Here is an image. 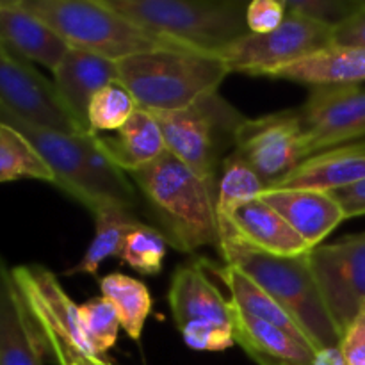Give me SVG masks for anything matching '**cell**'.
Wrapping results in <instances>:
<instances>
[{
    "instance_id": "17",
    "label": "cell",
    "mask_w": 365,
    "mask_h": 365,
    "mask_svg": "<svg viewBox=\"0 0 365 365\" xmlns=\"http://www.w3.org/2000/svg\"><path fill=\"white\" fill-rule=\"evenodd\" d=\"M260 198L273 207L312 250L321 246L346 220L341 203L330 191L267 187Z\"/></svg>"
},
{
    "instance_id": "24",
    "label": "cell",
    "mask_w": 365,
    "mask_h": 365,
    "mask_svg": "<svg viewBox=\"0 0 365 365\" xmlns=\"http://www.w3.org/2000/svg\"><path fill=\"white\" fill-rule=\"evenodd\" d=\"M203 266L207 269L212 271L225 285L230 291L232 296V305L237 307L239 310H242L248 316L257 317L260 321H266V323L273 324V327L280 328V330L287 331L289 335L296 339H302V341H309V337L305 335V331L299 328V324L292 319L291 314L280 305L274 298H271L262 287H260L257 282H253L248 274L242 273L241 269L234 266H216V264H210L203 260ZM312 344V342H310ZM316 349V348H314Z\"/></svg>"
},
{
    "instance_id": "15",
    "label": "cell",
    "mask_w": 365,
    "mask_h": 365,
    "mask_svg": "<svg viewBox=\"0 0 365 365\" xmlns=\"http://www.w3.org/2000/svg\"><path fill=\"white\" fill-rule=\"evenodd\" d=\"M168 303L178 330L196 323H210L234 330V307L209 280L203 264L178 266L171 277Z\"/></svg>"
},
{
    "instance_id": "13",
    "label": "cell",
    "mask_w": 365,
    "mask_h": 365,
    "mask_svg": "<svg viewBox=\"0 0 365 365\" xmlns=\"http://www.w3.org/2000/svg\"><path fill=\"white\" fill-rule=\"evenodd\" d=\"M13 278L39 330H48L93 355L81 324V305L61 287L56 274L38 264L13 267ZM95 356V355H93Z\"/></svg>"
},
{
    "instance_id": "33",
    "label": "cell",
    "mask_w": 365,
    "mask_h": 365,
    "mask_svg": "<svg viewBox=\"0 0 365 365\" xmlns=\"http://www.w3.org/2000/svg\"><path fill=\"white\" fill-rule=\"evenodd\" d=\"M185 344L196 351H225L235 344L234 330L210 323H196L180 330Z\"/></svg>"
},
{
    "instance_id": "7",
    "label": "cell",
    "mask_w": 365,
    "mask_h": 365,
    "mask_svg": "<svg viewBox=\"0 0 365 365\" xmlns=\"http://www.w3.org/2000/svg\"><path fill=\"white\" fill-rule=\"evenodd\" d=\"M152 114L159 121L168 152L200 178L216 185L223 152L234 146L235 130L245 116L220 93L205 96L187 109Z\"/></svg>"
},
{
    "instance_id": "38",
    "label": "cell",
    "mask_w": 365,
    "mask_h": 365,
    "mask_svg": "<svg viewBox=\"0 0 365 365\" xmlns=\"http://www.w3.org/2000/svg\"><path fill=\"white\" fill-rule=\"evenodd\" d=\"M330 192L341 203L346 220L365 216V180L348 185V187L335 189V191Z\"/></svg>"
},
{
    "instance_id": "4",
    "label": "cell",
    "mask_w": 365,
    "mask_h": 365,
    "mask_svg": "<svg viewBox=\"0 0 365 365\" xmlns=\"http://www.w3.org/2000/svg\"><path fill=\"white\" fill-rule=\"evenodd\" d=\"M118 82L150 113L187 109L217 93L230 73L223 59L184 46H168L116 61Z\"/></svg>"
},
{
    "instance_id": "16",
    "label": "cell",
    "mask_w": 365,
    "mask_h": 365,
    "mask_svg": "<svg viewBox=\"0 0 365 365\" xmlns=\"http://www.w3.org/2000/svg\"><path fill=\"white\" fill-rule=\"evenodd\" d=\"M113 82H118L116 61L84 50L70 48L53 70V88L82 132H89L88 110L93 96Z\"/></svg>"
},
{
    "instance_id": "6",
    "label": "cell",
    "mask_w": 365,
    "mask_h": 365,
    "mask_svg": "<svg viewBox=\"0 0 365 365\" xmlns=\"http://www.w3.org/2000/svg\"><path fill=\"white\" fill-rule=\"evenodd\" d=\"M25 11L52 29L70 48L110 61L177 46L128 21L106 0H18Z\"/></svg>"
},
{
    "instance_id": "25",
    "label": "cell",
    "mask_w": 365,
    "mask_h": 365,
    "mask_svg": "<svg viewBox=\"0 0 365 365\" xmlns=\"http://www.w3.org/2000/svg\"><path fill=\"white\" fill-rule=\"evenodd\" d=\"M95 216V235L86 250L81 262L68 273L96 274L98 267L110 257H118L125 237L134 230L139 221L130 209L118 203H106L93 212Z\"/></svg>"
},
{
    "instance_id": "35",
    "label": "cell",
    "mask_w": 365,
    "mask_h": 365,
    "mask_svg": "<svg viewBox=\"0 0 365 365\" xmlns=\"http://www.w3.org/2000/svg\"><path fill=\"white\" fill-rule=\"evenodd\" d=\"M41 331V337L45 341L46 353H48V356H52V360L57 365H107L102 359L88 355L82 349H78L73 342L66 341L53 331Z\"/></svg>"
},
{
    "instance_id": "40",
    "label": "cell",
    "mask_w": 365,
    "mask_h": 365,
    "mask_svg": "<svg viewBox=\"0 0 365 365\" xmlns=\"http://www.w3.org/2000/svg\"><path fill=\"white\" fill-rule=\"evenodd\" d=\"M107 365H113V364H109V362H107Z\"/></svg>"
},
{
    "instance_id": "3",
    "label": "cell",
    "mask_w": 365,
    "mask_h": 365,
    "mask_svg": "<svg viewBox=\"0 0 365 365\" xmlns=\"http://www.w3.org/2000/svg\"><path fill=\"white\" fill-rule=\"evenodd\" d=\"M217 250L225 264L248 274L291 314L316 351L339 348L341 334L335 328L314 280L309 253L299 257L269 255L246 245L228 228L220 232Z\"/></svg>"
},
{
    "instance_id": "10",
    "label": "cell",
    "mask_w": 365,
    "mask_h": 365,
    "mask_svg": "<svg viewBox=\"0 0 365 365\" xmlns=\"http://www.w3.org/2000/svg\"><path fill=\"white\" fill-rule=\"evenodd\" d=\"M234 152L271 187L307 160L298 109L245 118L235 130Z\"/></svg>"
},
{
    "instance_id": "36",
    "label": "cell",
    "mask_w": 365,
    "mask_h": 365,
    "mask_svg": "<svg viewBox=\"0 0 365 365\" xmlns=\"http://www.w3.org/2000/svg\"><path fill=\"white\" fill-rule=\"evenodd\" d=\"M339 349L348 365H365V307L342 334Z\"/></svg>"
},
{
    "instance_id": "9",
    "label": "cell",
    "mask_w": 365,
    "mask_h": 365,
    "mask_svg": "<svg viewBox=\"0 0 365 365\" xmlns=\"http://www.w3.org/2000/svg\"><path fill=\"white\" fill-rule=\"evenodd\" d=\"M309 260L324 307L342 337L365 307V232L317 246Z\"/></svg>"
},
{
    "instance_id": "20",
    "label": "cell",
    "mask_w": 365,
    "mask_h": 365,
    "mask_svg": "<svg viewBox=\"0 0 365 365\" xmlns=\"http://www.w3.org/2000/svg\"><path fill=\"white\" fill-rule=\"evenodd\" d=\"M362 180H365V141H359L309 157L271 187L335 191Z\"/></svg>"
},
{
    "instance_id": "21",
    "label": "cell",
    "mask_w": 365,
    "mask_h": 365,
    "mask_svg": "<svg viewBox=\"0 0 365 365\" xmlns=\"http://www.w3.org/2000/svg\"><path fill=\"white\" fill-rule=\"evenodd\" d=\"M0 41L48 70H56L70 46L18 0H0Z\"/></svg>"
},
{
    "instance_id": "28",
    "label": "cell",
    "mask_w": 365,
    "mask_h": 365,
    "mask_svg": "<svg viewBox=\"0 0 365 365\" xmlns=\"http://www.w3.org/2000/svg\"><path fill=\"white\" fill-rule=\"evenodd\" d=\"M36 178L56 184L52 170L46 166L24 134L0 121V182Z\"/></svg>"
},
{
    "instance_id": "30",
    "label": "cell",
    "mask_w": 365,
    "mask_h": 365,
    "mask_svg": "<svg viewBox=\"0 0 365 365\" xmlns=\"http://www.w3.org/2000/svg\"><path fill=\"white\" fill-rule=\"evenodd\" d=\"M166 252L168 241L160 234L159 228L141 223L125 237L118 257H120L121 262L130 266L138 273L153 277V274H159L163 271Z\"/></svg>"
},
{
    "instance_id": "5",
    "label": "cell",
    "mask_w": 365,
    "mask_h": 365,
    "mask_svg": "<svg viewBox=\"0 0 365 365\" xmlns=\"http://www.w3.org/2000/svg\"><path fill=\"white\" fill-rule=\"evenodd\" d=\"M134 25L177 46L217 56L248 34L241 0H106Z\"/></svg>"
},
{
    "instance_id": "31",
    "label": "cell",
    "mask_w": 365,
    "mask_h": 365,
    "mask_svg": "<svg viewBox=\"0 0 365 365\" xmlns=\"http://www.w3.org/2000/svg\"><path fill=\"white\" fill-rule=\"evenodd\" d=\"M81 324L91 353L100 359L118 341V331L121 324L114 307L106 298H93L81 305Z\"/></svg>"
},
{
    "instance_id": "19",
    "label": "cell",
    "mask_w": 365,
    "mask_h": 365,
    "mask_svg": "<svg viewBox=\"0 0 365 365\" xmlns=\"http://www.w3.org/2000/svg\"><path fill=\"white\" fill-rule=\"evenodd\" d=\"M234 341L257 365H314L317 353L310 342L248 316L237 307H234Z\"/></svg>"
},
{
    "instance_id": "34",
    "label": "cell",
    "mask_w": 365,
    "mask_h": 365,
    "mask_svg": "<svg viewBox=\"0 0 365 365\" xmlns=\"http://www.w3.org/2000/svg\"><path fill=\"white\" fill-rule=\"evenodd\" d=\"M285 16V2L280 0H253L246 7V25L252 34H269L277 31Z\"/></svg>"
},
{
    "instance_id": "32",
    "label": "cell",
    "mask_w": 365,
    "mask_h": 365,
    "mask_svg": "<svg viewBox=\"0 0 365 365\" xmlns=\"http://www.w3.org/2000/svg\"><path fill=\"white\" fill-rule=\"evenodd\" d=\"M360 2L355 0H289L285 9L289 14H298L309 20L319 21L328 27H337L351 16Z\"/></svg>"
},
{
    "instance_id": "14",
    "label": "cell",
    "mask_w": 365,
    "mask_h": 365,
    "mask_svg": "<svg viewBox=\"0 0 365 365\" xmlns=\"http://www.w3.org/2000/svg\"><path fill=\"white\" fill-rule=\"evenodd\" d=\"M46 355L41 331L14 284L13 271L0 257V365H43Z\"/></svg>"
},
{
    "instance_id": "8",
    "label": "cell",
    "mask_w": 365,
    "mask_h": 365,
    "mask_svg": "<svg viewBox=\"0 0 365 365\" xmlns=\"http://www.w3.org/2000/svg\"><path fill=\"white\" fill-rule=\"evenodd\" d=\"M334 43V27L298 14L285 16L284 24L269 34H245L221 50L230 73L271 77L278 68L303 59Z\"/></svg>"
},
{
    "instance_id": "29",
    "label": "cell",
    "mask_w": 365,
    "mask_h": 365,
    "mask_svg": "<svg viewBox=\"0 0 365 365\" xmlns=\"http://www.w3.org/2000/svg\"><path fill=\"white\" fill-rule=\"evenodd\" d=\"M138 109L134 96L121 82H113L93 96L88 110L91 134L118 132Z\"/></svg>"
},
{
    "instance_id": "23",
    "label": "cell",
    "mask_w": 365,
    "mask_h": 365,
    "mask_svg": "<svg viewBox=\"0 0 365 365\" xmlns=\"http://www.w3.org/2000/svg\"><path fill=\"white\" fill-rule=\"evenodd\" d=\"M96 145L127 175L148 166L166 152L159 121L141 107L114 135L96 134Z\"/></svg>"
},
{
    "instance_id": "22",
    "label": "cell",
    "mask_w": 365,
    "mask_h": 365,
    "mask_svg": "<svg viewBox=\"0 0 365 365\" xmlns=\"http://www.w3.org/2000/svg\"><path fill=\"white\" fill-rule=\"evenodd\" d=\"M271 78L298 82L310 88L362 84L365 81V48L331 45L278 68Z\"/></svg>"
},
{
    "instance_id": "11",
    "label": "cell",
    "mask_w": 365,
    "mask_h": 365,
    "mask_svg": "<svg viewBox=\"0 0 365 365\" xmlns=\"http://www.w3.org/2000/svg\"><path fill=\"white\" fill-rule=\"evenodd\" d=\"M307 157L365 138V88L362 84L312 88L298 109Z\"/></svg>"
},
{
    "instance_id": "39",
    "label": "cell",
    "mask_w": 365,
    "mask_h": 365,
    "mask_svg": "<svg viewBox=\"0 0 365 365\" xmlns=\"http://www.w3.org/2000/svg\"><path fill=\"white\" fill-rule=\"evenodd\" d=\"M314 365H348L339 348H324L316 353Z\"/></svg>"
},
{
    "instance_id": "26",
    "label": "cell",
    "mask_w": 365,
    "mask_h": 365,
    "mask_svg": "<svg viewBox=\"0 0 365 365\" xmlns=\"http://www.w3.org/2000/svg\"><path fill=\"white\" fill-rule=\"evenodd\" d=\"M102 296L114 307L120 319L121 330L139 342L145 330V323L152 310V296L141 280L121 273L107 274L100 282Z\"/></svg>"
},
{
    "instance_id": "1",
    "label": "cell",
    "mask_w": 365,
    "mask_h": 365,
    "mask_svg": "<svg viewBox=\"0 0 365 365\" xmlns=\"http://www.w3.org/2000/svg\"><path fill=\"white\" fill-rule=\"evenodd\" d=\"M128 177L173 248L184 253L203 246L220 248L216 185L192 173L168 150Z\"/></svg>"
},
{
    "instance_id": "27",
    "label": "cell",
    "mask_w": 365,
    "mask_h": 365,
    "mask_svg": "<svg viewBox=\"0 0 365 365\" xmlns=\"http://www.w3.org/2000/svg\"><path fill=\"white\" fill-rule=\"evenodd\" d=\"M264 189V182L242 157L235 152L225 157L216 184V214L220 227L232 220L235 210L260 198Z\"/></svg>"
},
{
    "instance_id": "18",
    "label": "cell",
    "mask_w": 365,
    "mask_h": 365,
    "mask_svg": "<svg viewBox=\"0 0 365 365\" xmlns=\"http://www.w3.org/2000/svg\"><path fill=\"white\" fill-rule=\"evenodd\" d=\"M232 230L246 245L277 257H299L312 252L302 235L262 198L237 209L221 230Z\"/></svg>"
},
{
    "instance_id": "12",
    "label": "cell",
    "mask_w": 365,
    "mask_h": 365,
    "mask_svg": "<svg viewBox=\"0 0 365 365\" xmlns=\"http://www.w3.org/2000/svg\"><path fill=\"white\" fill-rule=\"evenodd\" d=\"M0 107L20 120L64 134H84L68 114L53 82L46 81L31 61L0 41Z\"/></svg>"
},
{
    "instance_id": "2",
    "label": "cell",
    "mask_w": 365,
    "mask_h": 365,
    "mask_svg": "<svg viewBox=\"0 0 365 365\" xmlns=\"http://www.w3.org/2000/svg\"><path fill=\"white\" fill-rule=\"evenodd\" d=\"M0 121L16 128L29 139L56 177V187L77 200L89 212L106 203L127 209L138 205V192L113 160L96 145V134H64L20 120L0 107Z\"/></svg>"
},
{
    "instance_id": "37",
    "label": "cell",
    "mask_w": 365,
    "mask_h": 365,
    "mask_svg": "<svg viewBox=\"0 0 365 365\" xmlns=\"http://www.w3.org/2000/svg\"><path fill=\"white\" fill-rule=\"evenodd\" d=\"M334 43L365 48V2H360L355 13L334 29Z\"/></svg>"
}]
</instances>
